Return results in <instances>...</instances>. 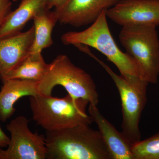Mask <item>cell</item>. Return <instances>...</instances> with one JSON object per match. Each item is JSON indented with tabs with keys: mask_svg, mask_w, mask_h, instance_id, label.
Segmentation results:
<instances>
[{
	"mask_svg": "<svg viewBox=\"0 0 159 159\" xmlns=\"http://www.w3.org/2000/svg\"><path fill=\"white\" fill-rule=\"evenodd\" d=\"M47 158L112 159L99 131L81 124L46 131Z\"/></svg>",
	"mask_w": 159,
	"mask_h": 159,
	"instance_id": "cell-1",
	"label": "cell"
},
{
	"mask_svg": "<svg viewBox=\"0 0 159 159\" xmlns=\"http://www.w3.org/2000/svg\"><path fill=\"white\" fill-rule=\"evenodd\" d=\"M106 11H102L85 30L66 32L61 36V42L66 45L83 44L96 49L116 66L120 75L126 80H144L136 62L126 52H122L116 43L109 28Z\"/></svg>",
	"mask_w": 159,
	"mask_h": 159,
	"instance_id": "cell-2",
	"label": "cell"
},
{
	"mask_svg": "<svg viewBox=\"0 0 159 159\" xmlns=\"http://www.w3.org/2000/svg\"><path fill=\"white\" fill-rule=\"evenodd\" d=\"M33 120L46 131L60 130L93 122L86 113L89 101L68 94L63 98L39 95L29 98Z\"/></svg>",
	"mask_w": 159,
	"mask_h": 159,
	"instance_id": "cell-3",
	"label": "cell"
},
{
	"mask_svg": "<svg viewBox=\"0 0 159 159\" xmlns=\"http://www.w3.org/2000/svg\"><path fill=\"white\" fill-rule=\"evenodd\" d=\"M57 85L64 88L74 98L85 99L94 105L98 104L99 95L90 75L74 65L65 54L58 55L48 64L45 74L38 82L39 94L44 96H51Z\"/></svg>",
	"mask_w": 159,
	"mask_h": 159,
	"instance_id": "cell-4",
	"label": "cell"
},
{
	"mask_svg": "<svg viewBox=\"0 0 159 159\" xmlns=\"http://www.w3.org/2000/svg\"><path fill=\"white\" fill-rule=\"evenodd\" d=\"M157 26L130 25L122 26L119 39L125 52L139 66L143 79L157 83L159 77V39Z\"/></svg>",
	"mask_w": 159,
	"mask_h": 159,
	"instance_id": "cell-5",
	"label": "cell"
},
{
	"mask_svg": "<svg viewBox=\"0 0 159 159\" xmlns=\"http://www.w3.org/2000/svg\"><path fill=\"white\" fill-rule=\"evenodd\" d=\"M90 57L96 60L108 73L119 91L122 103V134L131 145L139 142L141 140L139 123L147 102L149 83L142 79L126 80L115 73L93 53Z\"/></svg>",
	"mask_w": 159,
	"mask_h": 159,
	"instance_id": "cell-6",
	"label": "cell"
},
{
	"mask_svg": "<svg viewBox=\"0 0 159 159\" xmlns=\"http://www.w3.org/2000/svg\"><path fill=\"white\" fill-rule=\"evenodd\" d=\"M29 123L27 118L21 116L16 117L6 125L11 136L6 150L0 149V159L47 158L45 136L32 133Z\"/></svg>",
	"mask_w": 159,
	"mask_h": 159,
	"instance_id": "cell-7",
	"label": "cell"
},
{
	"mask_svg": "<svg viewBox=\"0 0 159 159\" xmlns=\"http://www.w3.org/2000/svg\"><path fill=\"white\" fill-rule=\"evenodd\" d=\"M107 17L122 26L159 25V0H119L106 11Z\"/></svg>",
	"mask_w": 159,
	"mask_h": 159,
	"instance_id": "cell-8",
	"label": "cell"
},
{
	"mask_svg": "<svg viewBox=\"0 0 159 159\" xmlns=\"http://www.w3.org/2000/svg\"><path fill=\"white\" fill-rule=\"evenodd\" d=\"M119 0H67L54 12L61 24L79 28L92 24Z\"/></svg>",
	"mask_w": 159,
	"mask_h": 159,
	"instance_id": "cell-9",
	"label": "cell"
},
{
	"mask_svg": "<svg viewBox=\"0 0 159 159\" xmlns=\"http://www.w3.org/2000/svg\"><path fill=\"white\" fill-rule=\"evenodd\" d=\"M34 27L0 38V78H3L29 55L34 39Z\"/></svg>",
	"mask_w": 159,
	"mask_h": 159,
	"instance_id": "cell-10",
	"label": "cell"
},
{
	"mask_svg": "<svg viewBox=\"0 0 159 159\" xmlns=\"http://www.w3.org/2000/svg\"><path fill=\"white\" fill-rule=\"evenodd\" d=\"M89 112L97 124L112 159H133L131 144L102 116L97 106L89 103Z\"/></svg>",
	"mask_w": 159,
	"mask_h": 159,
	"instance_id": "cell-11",
	"label": "cell"
},
{
	"mask_svg": "<svg viewBox=\"0 0 159 159\" xmlns=\"http://www.w3.org/2000/svg\"><path fill=\"white\" fill-rule=\"evenodd\" d=\"M0 91V120L6 122L14 114V105L20 98L39 94L38 82L20 79H9L2 82Z\"/></svg>",
	"mask_w": 159,
	"mask_h": 159,
	"instance_id": "cell-12",
	"label": "cell"
},
{
	"mask_svg": "<svg viewBox=\"0 0 159 159\" xmlns=\"http://www.w3.org/2000/svg\"><path fill=\"white\" fill-rule=\"evenodd\" d=\"M49 9L48 0H21L11 11L0 28V38L21 32L26 24L37 14Z\"/></svg>",
	"mask_w": 159,
	"mask_h": 159,
	"instance_id": "cell-13",
	"label": "cell"
},
{
	"mask_svg": "<svg viewBox=\"0 0 159 159\" xmlns=\"http://www.w3.org/2000/svg\"><path fill=\"white\" fill-rule=\"evenodd\" d=\"M34 39L29 55L41 54L44 49L50 48L53 43L52 33L57 21L54 11L45 10L33 18Z\"/></svg>",
	"mask_w": 159,
	"mask_h": 159,
	"instance_id": "cell-14",
	"label": "cell"
},
{
	"mask_svg": "<svg viewBox=\"0 0 159 159\" xmlns=\"http://www.w3.org/2000/svg\"><path fill=\"white\" fill-rule=\"evenodd\" d=\"M48 66L42 54L29 55L25 59L6 74L2 82L9 79H20L39 82Z\"/></svg>",
	"mask_w": 159,
	"mask_h": 159,
	"instance_id": "cell-15",
	"label": "cell"
},
{
	"mask_svg": "<svg viewBox=\"0 0 159 159\" xmlns=\"http://www.w3.org/2000/svg\"><path fill=\"white\" fill-rule=\"evenodd\" d=\"M133 159H159V132L131 146Z\"/></svg>",
	"mask_w": 159,
	"mask_h": 159,
	"instance_id": "cell-16",
	"label": "cell"
},
{
	"mask_svg": "<svg viewBox=\"0 0 159 159\" xmlns=\"http://www.w3.org/2000/svg\"><path fill=\"white\" fill-rule=\"evenodd\" d=\"M11 0H0V28L11 11Z\"/></svg>",
	"mask_w": 159,
	"mask_h": 159,
	"instance_id": "cell-17",
	"label": "cell"
},
{
	"mask_svg": "<svg viewBox=\"0 0 159 159\" xmlns=\"http://www.w3.org/2000/svg\"><path fill=\"white\" fill-rule=\"evenodd\" d=\"M10 138L5 133L0 126V149L7 147Z\"/></svg>",
	"mask_w": 159,
	"mask_h": 159,
	"instance_id": "cell-18",
	"label": "cell"
},
{
	"mask_svg": "<svg viewBox=\"0 0 159 159\" xmlns=\"http://www.w3.org/2000/svg\"><path fill=\"white\" fill-rule=\"evenodd\" d=\"M67 0H48L49 9L57 8L62 5Z\"/></svg>",
	"mask_w": 159,
	"mask_h": 159,
	"instance_id": "cell-19",
	"label": "cell"
},
{
	"mask_svg": "<svg viewBox=\"0 0 159 159\" xmlns=\"http://www.w3.org/2000/svg\"><path fill=\"white\" fill-rule=\"evenodd\" d=\"M13 2H17V1H19V0H12Z\"/></svg>",
	"mask_w": 159,
	"mask_h": 159,
	"instance_id": "cell-20",
	"label": "cell"
}]
</instances>
